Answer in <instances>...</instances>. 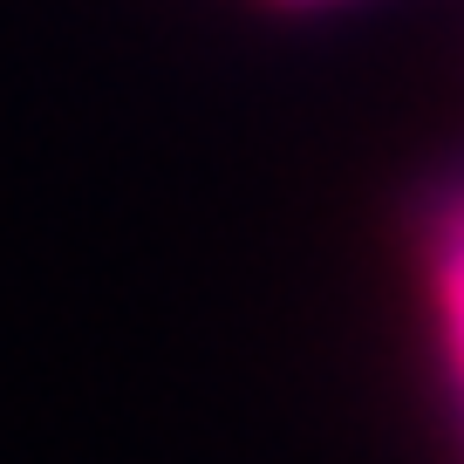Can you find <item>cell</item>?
Listing matches in <instances>:
<instances>
[{"mask_svg": "<svg viewBox=\"0 0 464 464\" xmlns=\"http://www.w3.org/2000/svg\"><path fill=\"white\" fill-rule=\"evenodd\" d=\"M423 274H430L437 342H444V362H450V376H458V396H464V198H450L444 212L430 218Z\"/></svg>", "mask_w": 464, "mask_h": 464, "instance_id": "6da1fadb", "label": "cell"}, {"mask_svg": "<svg viewBox=\"0 0 464 464\" xmlns=\"http://www.w3.org/2000/svg\"><path fill=\"white\" fill-rule=\"evenodd\" d=\"M294 7H301V0H294Z\"/></svg>", "mask_w": 464, "mask_h": 464, "instance_id": "7a4b0ae2", "label": "cell"}]
</instances>
